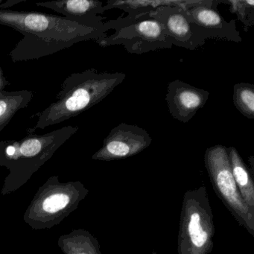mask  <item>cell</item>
Segmentation results:
<instances>
[{"label": "cell", "mask_w": 254, "mask_h": 254, "mask_svg": "<svg viewBox=\"0 0 254 254\" xmlns=\"http://www.w3.org/2000/svg\"><path fill=\"white\" fill-rule=\"evenodd\" d=\"M33 98L30 90L0 92V132L10 123L20 110L26 108Z\"/></svg>", "instance_id": "7c38bea8"}, {"label": "cell", "mask_w": 254, "mask_h": 254, "mask_svg": "<svg viewBox=\"0 0 254 254\" xmlns=\"http://www.w3.org/2000/svg\"><path fill=\"white\" fill-rule=\"evenodd\" d=\"M8 84V81H7L5 75H4L2 68L0 66V92L3 91L4 89Z\"/></svg>", "instance_id": "e0dca14e"}, {"label": "cell", "mask_w": 254, "mask_h": 254, "mask_svg": "<svg viewBox=\"0 0 254 254\" xmlns=\"http://www.w3.org/2000/svg\"><path fill=\"white\" fill-rule=\"evenodd\" d=\"M233 104L246 118L254 120V84L238 83L233 87Z\"/></svg>", "instance_id": "5bb4252c"}, {"label": "cell", "mask_w": 254, "mask_h": 254, "mask_svg": "<svg viewBox=\"0 0 254 254\" xmlns=\"http://www.w3.org/2000/svg\"><path fill=\"white\" fill-rule=\"evenodd\" d=\"M69 201V197L66 194H55L44 200L43 208L46 212L55 213L66 207Z\"/></svg>", "instance_id": "2e32d148"}, {"label": "cell", "mask_w": 254, "mask_h": 254, "mask_svg": "<svg viewBox=\"0 0 254 254\" xmlns=\"http://www.w3.org/2000/svg\"><path fill=\"white\" fill-rule=\"evenodd\" d=\"M105 24L114 33L96 40L101 47L123 45L129 53L137 55L172 48L163 25L151 13L109 20Z\"/></svg>", "instance_id": "277c9868"}, {"label": "cell", "mask_w": 254, "mask_h": 254, "mask_svg": "<svg viewBox=\"0 0 254 254\" xmlns=\"http://www.w3.org/2000/svg\"><path fill=\"white\" fill-rule=\"evenodd\" d=\"M38 6L53 10L72 21L90 26L104 23L103 17L98 14L105 12L103 2L93 0H62L52 2H37Z\"/></svg>", "instance_id": "30bf717a"}, {"label": "cell", "mask_w": 254, "mask_h": 254, "mask_svg": "<svg viewBox=\"0 0 254 254\" xmlns=\"http://www.w3.org/2000/svg\"><path fill=\"white\" fill-rule=\"evenodd\" d=\"M151 142L152 138L145 129L122 123L111 130L93 158L103 161L128 158L147 149Z\"/></svg>", "instance_id": "8992f818"}, {"label": "cell", "mask_w": 254, "mask_h": 254, "mask_svg": "<svg viewBox=\"0 0 254 254\" xmlns=\"http://www.w3.org/2000/svg\"><path fill=\"white\" fill-rule=\"evenodd\" d=\"M189 1H177L174 5L162 7L151 14L160 20L172 45L189 50L202 47L205 40L197 32L184 7Z\"/></svg>", "instance_id": "ba28073f"}, {"label": "cell", "mask_w": 254, "mask_h": 254, "mask_svg": "<svg viewBox=\"0 0 254 254\" xmlns=\"http://www.w3.org/2000/svg\"><path fill=\"white\" fill-rule=\"evenodd\" d=\"M176 2L177 1H108L104 5V9L107 11L111 8H120L128 13V16H135L148 14Z\"/></svg>", "instance_id": "4fadbf2b"}, {"label": "cell", "mask_w": 254, "mask_h": 254, "mask_svg": "<svg viewBox=\"0 0 254 254\" xmlns=\"http://www.w3.org/2000/svg\"><path fill=\"white\" fill-rule=\"evenodd\" d=\"M21 1H14V0H8L7 2H3L2 3V0L0 2V9L5 10L7 8L13 6V5H16V4L20 3Z\"/></svg>", "instance_id": "ac0fdd59"}, {"label": "cell", "mask_w": 254, "mask_h": 254, "mask_svg": "<svg viewBox=\"0 0 254 254\" xmlns=\"http://www.w3.org/2000/svg\"><path fill=\"white\" fill-rule=\"evenodd\" d=\"M220 2L221 1L215 0L189 1L184 8L205 41L212 38L242 42V38L236 28V20L227 22L217 10V4Z\"/></svg>", "instance_id": "52a82bcc"}, {"label": "cell", "mask_w": 254, "mask_h": 254, "mask_svg": "<svg viewBox=\"0 0 254 254\" xmlns=\"http://www.w3.org/2000/svg\"><path fill=\"white\" fill-rule=\"evenodd\" d=\"M152 254H159L158 253L156 252V251H153Z\"/></svg>", "instance_id": "ffe728a7"}, {"label": "cell", "mask_w": 254, "mask_h": 254, "mask_svg": "<svg viewBox=\"0 0 254 254\" xmlns=\"http://www.w3.org/2000/svg\"><path fill=\"white\" fill-rule=\"evenodd\" d=\"M209 93L180 80L169 83L166 101L171 116L181 123H187L206 105Z\"/></svg>", "instance_id": "9c48e42d"}, {"label": "cell", "mask_w": 254, "mask_h": 254, "mask_svg": "<svg viewBox=\"0 0 254 254\" xmlns=\"http://www.w3.org/2000/svg\"><path fill=\"white\" fill-rule=\"evenodd\" d=\"M213 214L206 187L186 191L178 239V254H209L213 249Z\"/></svg>", "instance_id": "3957f363"}, {"label": "cell", "mask_w": 254, "mask_h": 254, "mask_svg": "<svg viewBox=\"0 0 254 254\" xmlns=\"http://www.w3.org/2000/svg\"><path fill=\"white\" fill-rule=\"evenodd\" d=\"M0 24L23 35L10 53L13 62L51 56L78 43L105 38L109 31L105 23L90 26L54 14L7 9H0Z\"/></svg>", "instance_id": "6da1fadb"}, {"label": "cell", "mask_w": 254, "mask_h": 254, "mask_svg": "<svg viewBox=\"0 0 254 254\" xmlns=\"http://www.w3.org/2000/svg\"><path fill=\"white\" fill-rule=\"evenodd\" d=\"M233 178L244 201L254 209V182L249 168L246 166L237 149L227 148Z\"/></svg>", "instance_id": "8fae6325"}, {"label": "cell", "mask_w": 254, "mask_h": 254, "mask_svg": "<svg viewBox=\"0 0 254 254\" xmlns=\"http://www.w3.org/2000/svg\"><path fill=\"white\" fill-rule=\"evenodd\" d=\"M123 72L87 69L69 75L56 100L40 113L33 128L44 129L70 120L108 97L126 79Z\"/></svg>", "instance_id": "7a4b0ae2"}, {"label": "cell", "mask_w": 254, "mask_h": 254, "mask_svg": "<svg viewBox=\"0 0 254 254\" xmlns=\"http://www.w3.org/2000/svg\"><path fill=\"white\" fill-rule=\"evenodd\" d=\"M204 163L217 196L239 225L254 236V209L242 198L232 173L227 147L215 145L205 151Z\"/></svg>", "instance_id": "5b68a950"}, {"label": "cell", "mask_w": 254, "mask_h": 254, "mask_svg": "<svg viewBox=\"0 0 254 254\" xmlns=\"http://www.w3.org/2000/svg\"><path fill=\"white\" fill-rule=\"evenodd\" d=\"M250 168L249 170L251 172V175H254V156H251L249 158Z\"/></svg>", "instance_id": "d6986e66"}, {"label": "cell", "mask_w": 254, "mask_h": 254, "mask_svg": "<svg viewBox=\"0 0 254 254\" xmlns=\"http://www.w3.org/2000/svg\"><path fill=\"white\" fill-rule=\"evenodd\" d=\"M230 5L232 13H235L238 19L245 26V32L254 25V1L253 0H242V1H221Z\"/></svg>", "instance_id": "9a60e30c"}]
</instances>
